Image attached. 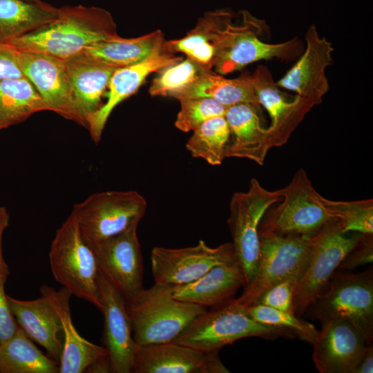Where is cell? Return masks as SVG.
Returning <instances> with one entry per match:
<instances>
[{"instance_id":"obj_1","label":"cell","mask_w":373,"mask_h":373,"mask_svg":"<svg viewBox=\"0 0 373 373\" xmlns=\"http://www.w3.org/2000/svg\"><path fill=\"white\" fill-rule=\"evenodd\" d=\"M117 37L116 24L109 12L77 5L59 8L58 15L52 21L6 43L19 51L66 60L94 43Z\"/></svg>"},{"instance_id":"obj_2","label":"cell","mask_w":373,"mask_h":373,"mask_svg":"<svg viewBox=\"0 0 373 373\" xmlns=\"http://www.w3.org/2000/svg\"><path fill=\"white\" fill-rule=\"evenodd\" d=\"M126 307L137 346L173 341L206 307L175 298L172 286L155 283Z\"/></svg>"},{"instance_id":"obj_3","label":"cell","mask_w":373,"mask_h":373,"mask_svg":"<svg viewBox=\"0 0 373 373\" xmlns=\"http://www.w3.org/2000/svg\"><path fill=\"white\" fill-rule=\"evenodd\" d=\"M241 23H233L230 12L217 30L213 44L215 57L213 68L219 75L240 70L254 62L277 58L290 59L299 52L300 42L296 38L271 44L260 39L265 21L241 11Z\"/></svg>"},{"instance_id":"obj_4","label":"cell","mask_w":373,"mask_h":373,"mask_svg":"<svg viewBox=\"0 0 373 373\" xmlns=\"http://www.w3.org/2000/svg\"><path fill=\"white\" fill-rule=\"evenodd\" d=\"M288 329L258 323L249 316L236 298L211 307L196 316L173 341L204 352L248 337L272 339L295 337Z\"/></svg>"},{"instance_id":"obj_5","label":"cell","mask_w":373,"mask_h":373,"mask_svg":"<svg viewBox=\"0 0 373 373\" xmlns=\"http://www.w3.org/2000/svg\"><path fill=\"white\" fill-rule=\"evenodd\" d=\"M50 269L57 283L71 295L102 310L99 269L95 253L84 240L73 213L57 230L49 252Z\"/></svg>"},{"instance_id":"obj_6","label":"cell","mask_w":373,"mask_h":373,"mask_svg":"<svg viewBox=\"0 0 373 373\" xmlns=\"http://www.w3.org/2000/svg\"><path fill=\"white\" fill-rule=\"evenodd\" d=\"M321 323L341 319L350 323L367 345L373 341V271L334 272L325 291L306 309Z\"/></svg>"},{"instance_id":"obj_7","label":"cell","mask_w":373,"mask_h":373,"mask_svg":"<svg viewBox=\"0 0 373 373\" xmlns=\"http://www.w3.org/2000/svg\"><path fill=\"white\" fill-rule=\"evenodd\" d=\"M324 198L313 187L305 170L294 174L283 189V202L276 208L267 209L258 229L260 233L314 236L332 216Z\"/></svg>"},{"instance_id":"obj_8","label":"cell","mask_w":373,"mask_h":373,"mask_svg":"<svg viewBox=\"0 0 373 373\" xmlns=\"http://www.w3.org/2000/svg\"><path fill=\"white\" fill-rule=\"evenodd\" d=\"M147 202L135 191L95 193L75 204L71 213L88 244L103 241L137 227Z\"/></svg>"},{"instance_id":"obj_9","label":"cell","mask_w":373,"mask_h":373,"mask_svg":"<svg viewBox=\"0 0 373 373\" xmlns=\"http://www.w3.org/2000/svg\"><path fill=\"white\" fill-rule=\"evenodd\" d=\"M361 236L358 233L352 236L343 233L336 223L330 220L311 238L307 265L294 295L293 312L297 316L303 314L323 294L332 274Z\"/></svg>"},{"instance_id":"obj_10","label":"cell","mask_w":373,"mask_h":373,"mask_svg":"<svg viewBox=\"0 0 373 373\" xmlns=\"http://www.w3.org/2000/svg\"><path fill=\"white\" fill-rule=\"evenodd\" d=\"M282 199L283 189L269 191L256 178L251 180L247 191L236 192L231 199L227 222L231 243L245 276V286L251 281L257 269L260 221L267 210Z\"/></svg>"},{"instance_id":"obj_11","label":"cell","mask_w":373,"mask_h":373,"mask_svg":"<svg viewBox=\"0 0 373 373\" xmlns=\"http://www.w3.org/2000/svg\"><path fill=\"white\" fill-rule=\"evenodd\" d=\"M311 238L260 233L256 274L236 300L245 307L252 305L277 283L293 275H302L309 257Z\"/></svg>"},{"instance_id":"obj_12","label":"cell","mask_w":373,"mask_h":373,"mask_svg":"<svg viewBox=\"0 0 373 373\" xmlns=\"http://www.w3.org/2000/svg\"><path fill=\"white\" fill-rule=\"evenodd\" d=\"M238 260L231 242L211 247L203 240L192 247L153 248L151 271L155 283L177 286L188 284L213 267Z\"/></svg>"},{"instance_id":"obj_13","label":"cell","mask_w":373,"mask_h":373,"mask_svg":"<svg viewBox=\"0 0 373 373\" xmlns=\"http://www.w3.org/2000/svg\"><path fill=\"white\" fill-rule=\"evenodd\" d=\"M17 56L23 76L35 86L47 111L87 128L76 104L65 60L17 50Z\"/></svg>"},{"instance_id":"obj_14","label":"cell","mask_w":373,"mask_h":373,"mask_svg":"<svg viewBox=\"0 0 373 373\" xmlns=\"http://www.w3.org/2000/svg\"><path fill=\"white\" fill-rule=\"evenodd\" d=\"M137 227L103 241L89 244L99 271L124 297L131 300L144 288V264Z\"/></svg>"},{"instance_id":"obj_15","label":"cell","mask_w":373,"mask_h":373,"mask_svg":"<svg viewBox=\"0 0 373 373\" xmlns=\"http://www.w3.org/2000/svg\"><path fill=\"white\" fill-rule=\"evenodd\" d=\"M305 42L303 55L276 84L314 106L322 103L329 90L326 68L333 64L334 47L325 37L319 36L315 25L307 30Z\"/></svg>"},{"instance_id":"obj_16","label":"cell","mask_w":373,"mask_h":373,"mask_svg":"<svg viewBox=\"0 0 373 373\" xmlns=\"http://www.w3.org/2000/svg\"><path fill=\"white\" fill-rule=\"evenodd\" d=\"M133 372L228 373L218 351L204 352L174 341L137 346Z\"/></svg>"},{"instance_id":"obj_17","label":"cell","mask_w":373,"mask_h":373,"mask_svg":"<svg viewBox=\"0 0 373 373\" xmlns=\"http://www.w3.org/2000/svg\"><path fill=\"white\" fill-rule=\"evenodd\" d=\"M99 286L104 316L103 343L113 372L131 373L137 345L126 300L99 271Z\"/></svg>"},{"instance_id":"obj_18","label":"cell","mask_w":373,"mask_h":373,"mask_svg":"<svg viewBox=\"0 0 373 373\" xmlns=\"http://www.w3.org/2000/svg\"><path fill=\"white\" fill-rule=\"evenodd\" d=\"M181 60L180 57L174 56L169 50L165 41L142 61L117 68L108 84L107 101L88 121L87 128L93 140L95 143L100 141L106 123L113 109L134 94L149 74Z\"/></svg>"},{"instance_id":"obj_19","label":"cell","mask_w":373,"mask_h":373,"mask_svg":"<svg viewBox=\"0 0 373 373\" xmlns=\"http://www.w3.org/2000/svg\"><path fill=\"white\" fill-rule=\"evenodd\" d=\"M321 329L312 344V360L320 373H351L367 344L349 323L329 319L321 323Z\"/></svg>"},{"instance_id":"obj_20","label":"cell","mask_w":373,"mask_h":373,"mask_svg":"<svg viewBox=\"0 0 373 373\" xmlns=\"http://www.w3.org/2000/svg\"><path fill=\"white\" fill-rule=\"evenodd\" d=\"M251 76L258 103L271 118L267 128L271 146H280L287 142L314 106L298 95L291 101L287 100L266 66H258Z\"/></svg>"},{"instance_id":"obj_21","label":"cell","mask_w":373,"mask_h":373,"mask_svg":"<svg viewBox=\"0 0 373 373\" xmlns=\"http://www.w3.org/2000/svg\"><path fill=\"white\" fill-rule=\"evenodd\" d=\"M41 295L46 298L58 314L63 330V351L59 373H82L96 359L108 355L104 347L83 338L76 329L71 318L69 291L62 287L59 291L42 285Z\"/></svg>"},{"instance_id":"obj_22","label":"cell","mask_w":373,"mask_h":373,"mask_svg":"<svg viewBox=\"0 0 373 373\" xmlns=\"http://www.w3.org/2000/svg\"><path fill=\"white\" fill-rule=\"evenodd\" d=\"M259 106L240 103L227 108L224 117L230 137L226 149V157L251 160L260 165L265 162L271 149L267 128H265L258 115Z\"/></svg>"},{"instance_id":"obj_23","label":"cell","mask_w":373,"mask_h":373,"mask_svg":"<svg viewBox=\"0 0 373 373\" xmlns=\"http://www.w3.org/2000/svg\"><path fill=\"white\" fill-rule=\"evenodd\" d=\"M11 311L19 327L33 341L42 346L59 364L63 351V330L59 316L44 296L23 300L8 296Z\"/></svg>"},{"instance_id":"obj_24","label":"cell","mask_w":373,"mask_h":373,"mask_svg":"<svg viewBox=\"0 0 373 373\" xmlns=\"http://www.w3.org/2000/svg\"><path fill=\"white\" fill-rule=\"evenodd\" d=\"M245 285L243 271L236 260L213 267L191 283L172 286V294L179 300L213 307L233 298Z\"/></svg>"},{"instance_id":"obj_25","label":"cell","mask_w":373,"mask_h":373,"mask_svg":"<svg viewBox=\"0 0 373 373\" xmlns=\"http://www.w3.org/2000/svg\"><path fill=\"white\" fill-rule=\"evenodd\" d=\"M77 108L88 125L89 118L102 106L117 67L81 52L65 60Z\"/></svg>"},{"instance_id":"obj_26","label":"cell","mask_w":373,"mask_h":373,"mask_svg":"<svg viewBox=\"0 0 373 373\" xmlns=\"http://www.w3.org/2000/svg\"><path fill=\"white\" fill-rule=\"evenodd\" d=\"M177 99L190 97H208L225 107L240 103L259 106L253 85L252 76L242 74L234 79H227L212 70L203 73L195 82L173 93Z\"/></svg>"},{"instance_id":"obj_27","label":"cell","mask_w":373,"mask_h":373,"mask_svg":"<svg viewBox=\"0 0 373 373\" xmlns=\"http://www.w3.org/2000/svg\"><path fill=\"white\" fill-rule=\"evenodd\" d=\"M59 8L43 2L0 0V42L30 32L55 19Z\"/></svg>"},{"instance_id":"obj_28","label":"cell","mask_w":373,"mask_h":373,"mask_svg":"<svg viewBox=\"0 0 373 373\" xmlns=\"http://www.w3.org/2000/svg\"><path fill=\"white\" fill-rule=\"evenodd\" d=\"M165 41L159 30L144 36L124 39L119 36L94 43L82 52L117 68L137 64Z\"/></svg>"},{"instance_id":"obj_29","label":"cell","mask_w":373,"mask_h":373,"mask_svg":"<svg viewBox=\"0 0 373 373\" xmlns=\"http://www.w3.org/2000/svg\"><path fill=\"white\" fill-rule=\"evenodd\" d=\"M0 373H59V364L44 354L19 327L0 345Z\"/></svg>"},{"instance_id":"obj_30","label":"cell","mask_w":373,"mask_h":373,"mask_svg":"<svg viewBox=\"0 0 373 373\" xmlns=\"http://www.w3.org/2000/svg\"><path fill=\"white\" fill-rule=\"evenodd\" d=\"M47 111L40 95L25 77L0 81V130Z\"/></svg>"},{"instance_id":"obj_31","label":"cell","mask_w":373,"mask_h":373,"mask_svg":"<svg viewBox=\"0 0 373 373\" xmlns=\"http://www.w3.org/2000/svg\"><path fill=\"white\" fill-rule=\"evenodd\" d=\"M228 11L222 9L206 13L184 37L166 41L169 50L173 53L183 52L187 57L212 69L215 57L213 42Z\"/></svg>"},{"instance_id":"obj_32","label":"cell","mask_w":373,"mask_h":373,"mask_svg":"<svg viewBox=\"0 0 373 373\" xmlns=\"http://www.w3.org/2000/svg\"><path fill=\"white\" fill-rule=\"evenodd\" d=\"M186 144L193 157L201 158L212 166L220 165L225 152L230 131L224 116L211 118L193 131Z\"/></svg>"},{"instance_id":"obj_33","label":"cell","mask_w":373,"mask_h":373,"mask_svg":"<svg viewBox=\"0 0 373 373\" xmlns=\"http://www.w3.org/2000/svg\"><path fill=\"white\" fill-rule=\"evenodd\" d=\"M333 220L344 233L363 235L373 233L372 199L354 201H334L324 198Z\"/></svg>"},{"instance_id":"obj_34","label":"cell","mask_w":373,"mask_h":373,"mask_svg":"<svg viewBox=\"0 0 373 373\" xmlns=\"http://www.w3.org/2000/svg\"><path fill=\"white\" fill-rule=\"evenodd\" d=\"M249 317L256 322L291 332L296 336L311 345L315 341L318 330L307 321L300 319L293 312H285L259 303L245 307Z\"/></svg>"},{"instance_id":"obj_35","label":"cell","mask_w":373,"mask_h":373,"mask_svg":"<svg viewBox=\"0 0 373 373\" xmlns=\"http://www.w3.org/2000/svg\"><path fill=\"white\" fill-rule=\"evenodd\" d=\"M212 70L187 57L160 71L149 88L151 96H170L195 82L203 73Z\"/></svg>"},{"instance_id":"obj_36","label":"cell","mask_w":373,"mask_h":373,"mask_svg":"<svg viewBox=\"0 0 373 373\" xmlns=\"http://www.w3.org/2000/svg\"><path fill=\"white\" fill-rule=\"evenodd\" d=\"M180 110L175 126L181 131H193L207 120L224 116L227 107L208 97H190L179 99Z\"/></svg>"},{"instance_id":"obj_37","label":"cell","mask_w":373,"mask_h":373,"mask_svg":"<svg viewBox=\"0 0 373 373\" xmlns=\"http://www.w3.org/2000/svg\"><path fill=\"white\" fill-rule=\"evenodd\" d=\"M300 276L293 275L277 283L264 291L255 303L281 311L293 312L294 291Z\"/></svg>"},{"instance_id":"obj_38","label":"cell","mask_w":373,"mask_h":373,"mask_svg":"<svg viewBox=\"0 0 373 373\" xmlns=\"http://www.w3.org/2000/svg\"><path fill=\"white\" fill-rule=\"evenodd\" d=\"M373 261L372 235H363L356 245L345 256L338 268L352 270Z\"/></svg>"},{"instance_id":"obj_39","label":"cell","mask_w":373,"mask_h":373,"mask_svg":"<svg viewBox=\"0 0 373 373\" xmlns=\"http://www.w3.org/2000/svg\"><path fill=\"white\" fill-rule=\"evenodd\" d=\"M6 280L7 278L0 276V345L9 340L19 327L5 293Z\"/></svg>"},{"instance_id":"obj_40","label":"cell","mask_w":373,"mask_h":373,"mask_svg":"<svg viewBox=\"0 0 373 373\" xmlns=\"http://www.w3.org/2000/svg\"><path fill=\"white\" fill-rule=\"evenodd\" d=\"M17 61V50L6 42H0V81L23 77Z\"/></svg>"},{"instance_id":"obj_41","label":"cell","mask_w":373,"mask_h":373,"mask_svg":"<svg viewBox=\"0 0 373 373\" xmlns=\"http://www.w3.org/2000/svg\"><path fill=\"white\" fill-rule=\"evenodd\" d=\"M10 222V213L8 209L0 206V276L8 278L10 271L8 266L4 260L2 251V238L5 230Z\"/></svg>"},{"instance_id":"obj_42","label":"cell","mask_w":373,"mask_h":373,"mask_svg":"<svg viewBox=\"0 0 373 373\" xmlns=\"http://www.w3.org/2000/svg\"><path fill=\"white\" fill-rule=\"evenodd\" d=\"M373 372V346L372 343L367 345L356 365L351 373H372Z\"/></svg>"},{"instance_id":"obj_43","label":"cell","mask_w":373,"mask_h":373,"mask_svg":"<svg viewBox=\"0 0 373 373\" xmlns=\"http://www.w3.org/2000/svg\"><path fill=\"white\" fill-rule=\"evenodd\" d=\"M85 372L88 373L113 372V368L108 355L96 359L86 368Z\"/></svg>"},{"instance_id":"obj_44","label":"cell","mask_w":373,"mask_h":373,"mask_svg":"<svg viewBox=\"0 0 373 373\" xmlns=\"http://www.w3.org/2000/svg\"><path fill=\"white\" fill-rule=\"evenodd\" d=\"M26 1H39V0H26Z\"/></svg>"}]
</instances>
